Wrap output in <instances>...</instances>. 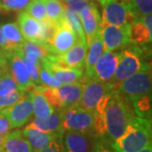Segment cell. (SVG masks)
Instances as JSON below:
<instances>
[{
	"label": "cell",
	"instance_id": "2",
	"mask_svg": "<svg viewBox=\"0 0 152 152\" xmlns=\"http://www.w3.org/2000/svg\"><path fill=\"white\" fill-rule=\"evenodd\" d=\"M151 120L134 116L111 145L115 152H139L151 144Z\"/></svg>",
	"mask_w": 152,
	"mask_h": 152
},
{
	"label": "cell",
	"instance_id": "12",
	"mask_svg": "<svg viewBox=\"0 0 152 152\" xmlns=\"http://www.w3.org/2000/svg\"><path fill=\"white\" fill-rule=\"evenodd\" d=\"M7 67L11 76L22 91H26L29 90V88L36 86L28 74L20 49L8 55Z\"/></svg>",
	"mask_w": 152,
	"mask_h": 152
},
{
	"label": "cell",
	"instance_id": "43",
	"mask_svg": "<svg viewBox=\"0 0 152 152\" xmlns=\"http://www.w3.org/2000/svg\"><path fill=\"white\" fill-rule=\"evenodd\" d=\"M0 152H4V150H3L2 147H0Z\"/></svg>",
	"mask_w": 152,
	"mask_h": 152
},
{
	"label": "cell",
	"instance_id": "26",
	"mask_svg": "<svg viewBox=\"0 0 152 152\" xmlns=\"http://www.w3.org/2000/svg\"><path fill=\"white\" fill-rule=\"evenodd\" d=\"M127 2L134 21L139 20L144 15L151 14L152 0H127Z\"/></svg>",
	"mask_w": 152,
	"mask_h": 152
},
{
	"label": "cell",
	"instance_id": "23",
	"mask_svg": "<svg viewBox=\"0 0 152 152\" xmlns=\"http://www.w3.org/2000/svg\"><path fill=\"white\" fill-rule=\"evenodd\" d=\"M29 94L31 99L33 114L35 115V118H46L54 113V107L49 103L42 93H40L35 89V87H33V90L30 91Z\"/></svg>",
	"mask_w": 152,
	"mask_h": 152
},
{
	"label": "cell",
	"instance_id": "15",
	"mask_svg": "<svg viewBox=\"0 0 152 152\" xmlns=\"http://www.w3.org/2000/svg\"><path fill=\"white\" fill-rule=\"evenodd\" d=\"M41 65L44 67L46 69H48L55 79L58 80L62 85L78 82L80 80H81L83 76V71L81 69L69 68L59 65L56 63L50 61L47 58L42 59Z\"/></svg>",
	"mask_w": 152,
	"mask_h": 152
},
{
	"label": "cell",
	"instance_id": "24",
	"mask_svg": "<svg viewBox=\"0 0 152 152\" xmlns=\"http://www.w3.org/2000/svg\"><path fill=\"white\" fill-rule=\"evenodd\" d=\"M151 33L143 22L139 20L131 24L130 39L132 43L144 45L151 42Z\"/></svg>",
	"mask_w": 152,
	"mask_h": 152
},
{
	"label": "cell",
	"instance_id": "25",
	"mask_svg": "<svg viewBox=\"0 0 152 152\" xmlns=\"http://www.w3.org/2000/svg\"><path fill=\"white\" fill-rule=\"evenodd\" d=\"M47 17L49 20L58 25L64 19V6L60 0H43Z\"/></svg>",
	"mask_w": 152,
	"mask_h": 152
},
{
	"label": "cell",
	"instance_id": "30",
	"mask_svg": "<svg viewBox=\"0 0 152 152\" xmlns=\"http://www.w3.org/2000/svg\"><path fill=\"white\" fill-rule=\"evenodd\" d=\"M25 11L38 21L48 19L43 0H31L25 8Z\"/></svg>",
	"mask_w": 152,
	"mask_h": 152
},
{
	"label": "cell",
	"instance_id": "16",
	"mask_svg": "<svg viewBox=\"0 0 152 152\" xmlns=\"http://www.w3.org/2000/svg\"><path fill=\"white\" fill-rule=\"evenodd\" d=\"M17 24L26 41L40 44L42 31L41 21L34 19L26 11H22L18 15Z\"/></svg>",
	"mask_w": 152,
	"mask_h": 152
},
{
	"label": "cell",
	"instance_id": "10",
	"mask_svg": "<svg viewBox=\"0 0 152 152\" xmlns=\"http://www.w3.org/2000/svg\"><path fill=\"white\" fill-rule=\"evenodd\" d=\"M78 38L67 23L65 18L58 25L51 42L47 48V51L53 55L62 54L67 52L77 42Z\"/></svg>",
	"mask_w": 152,
	"mask_h": 152
},
{
	"label": "cell",
	"instance_id": "22",
	"mask_svg": "<svg viewBox=\"0 0 152 152\" xmlns=\"http://www.w3.org/2000/svg\"><path fill=\"white\" fill-rule=\"evenodd\" d=\"M29 125L35 127L40 130L53 133L59 135H64V129L62 125V118L60 110L54 111V113L46 118H34Z\"/></svg>",
	"mask_w": 152,
	"mask_h": 152
},
{
	"label": "cell",
	"instance_id": "9",
	"mask_svg": "<svg viewBox=\"0 0 152 152\" xmlns=\"http://www.w3.org/2000/svg\"><path fill=\"white\" fill-rule=\"evenodd\" d=\"M0 113L9 120L11 129L20 128L23 125L27 124L33 115L32 102L30 94H24V96L16 103L0 110Z\"/></svg>",
	"mask_w": 152,
	"mask_h": 152
},
{
	"label": "cell",
	"instance_id": "21",
	"mask_svg": "<svg viewBox=\"0 0 152 152\" xmlns=\"http://www.w3.org/2000/svg\"><path fill=\"white\" fill-rule=\"evenodd\" d=\"M63 143L66 152H90L91 147L87 134L75 131H64Z\"/></svg>",
	"mask_w": 152,
	"mask_h": 152
},
{
	"label": "cell",
	"instance_id": "28",
	"mask_svg": "<svg viewBox=\"0 0 152 152\" xmlns=\"http://www.w3.org/2000/svg\"><path fill=\"white\" fill-rule=\"evenodd\" d=\"M64 18H65L67 23L69 25L72 30L75 31L77 36L78 41H81L84 42H86V36L84 33V30L82 27L81 21L79 15L75 11L69 9V7H64ZM87 44V43H86Z\"/></svg>",
	"mask_w": 152,
	"mask_h": 152
},
{
	"label": "cell",
	"instance_id": "31",
	"mask_svg": "<svg viewBox=\"0 0 152 152\" xmlns=\"http://www.w3.org/2000/svg\"><path fill=\"white\" fill-rule=\"evenodd\" d=\"M21 91L16 82L11 76L10 71L8 69V67L5 68V70L4 72L3 75L0 79V96H4L11 92Z\"/></svg>",
	"mask_w": 152,
	"mask_h": 152
},
{
	"label": "cell",
	"instance_id": "33",
	"mask_svg": "<svg viewBox=\"0 0 152 152\" xmlns=\"http://www.w3.org/2000/svg\"><path fill=\"white\" fill-rule=\"evenodd\" d=\"M39 78L41 85H44L45 86L58 88L62 86V84L58 80H57L53 75L42 65L40 66L39 69Z\"/></svg>",
	"mask_w": 152,
	"mask_h": 152
},
{
	"label": "cell",
	"instance_id": "35",
	"mask_svg": "<svg viewBox=\"0 0 152 152\" xmlns=\"http://www.w3.org/2000/svg\"><path fill=\"white\" fill-rule=\"evenodd\" d=\"M91 152H115V151L105 137L97 136L91 146Z\"/></svg>",
	"mask_w": 152,
	"mask_h": 152
},
{
	"label": "cell",
	"instance_id": "32",
	"mask_svg": "<svg viewBox=\"0 0 152 152\" xmlns=\"http://www.w3.org/2000/svg\"><path fill=\"white\" fill-rule=\"evenodd\" d=\"M31 0H0V10L4 11H19L26 8Z\"/></svg>",
	"mask_w": 152,
	"mask_h": 152
},
{
	"label": "cell",
	"instance_id": "11",
	"mask_svg": "<svg viewBox=\"0 0 152 152\" xmlns=\"http://www.w3.org/2000/svg\"><path fill=\"white\" fill-rule=\"evenodd\" d=\"M121 52L104 50L102 56L95 65L91 80L102 83H110L118 66Z\"/></svg>",
	"mask_w": 152,
	"mask_h": 152
},
{
	"label": "cell",
	"instance_id": "6",
	"mask_svg": "<svg viewBox=\"0 0 152 152\" xmlns=\"http://www.w3.org/2000/svg\"><path fill=\"white\" fill-rule=\"evenodd\" d=\"M98 2L102 7V24L124 26L134 22L127 0H98Z\"/></svg>",
	"mask_w": 152,
	"mask_h": 152
},
{
	"label": "cell",
	"instance_id": "41",
	"mask_svg": "<svg viewBox=\"0 0 152 152\" xmlns=\"http://www.w3.org/2000/svg\"><path fill=\"white\" fill-rule=\"evenodd\" d=\"M4 135H0V147L3 146V143H4Z\"/></svg>",
	"mask_w": 152,
	"mask_h": 152
},
{
	"label": "cell",
	"instance_id": "1",
	"mask_svg": "<svg viewBox=\"0 0 152 152\" xmlns=\"http://www.w3.org/2000/svg\"><path fill=\"white\" fill-rule=\"evenodd\" d=\"M136 116L132 103L113 92L104 111L103 117L106 128L105 138L110 143L123 134L131 119Z\"/></svg>",
	"mask_w": 152,
	"mask_h": 152
},
{
	"label": "cell",
	"instance_id": "5",
	"mask_svg": "<svg viewBox=\"0 0 152 152\" xmlns=\"http://www.w3.org/2000/svg\"><path fill=\"white\" fill-rule=\"evenodd\" d=\"M141 51V49L139 48H134L121 52L119 64L113 80L110 82V85L113 86V91L121 82L134 75L138 71L151 68V66L142 59Z\"/></svg>",
	"mask_w": 152,
	"mask_h": 152
},
{
	"label": "cell",
	"instance_id": "42",
	"mask_svg": "<svg viewBox=\"0 0 152 152\" xmlns=\"http://www.w3.org/2000/svg\"><path fill=\"white\" fill-rule=\"evenodd\" d=\"M6 67H7V66H6ZM6 67H4V68H3V69H0V79H1V77H2V75H3L4 72V70H5Z\"/></svg>",
	"mask_w": 152,
	"mask_h": 152
},
{
	"label": "cell",
	"instance_id": "38",
	"mask_svg": "<svg viewBox=\"0 0 152 152\" xmlns=\"http://www.w3.org/2000/svg\"><path fill=\"white\" fill-rule=\"evenodd\" d=\"M10 125L5 116L0 113V135H5L10 130Z\"/></svg>",
	"mask_w": 152,
	"mask_h": 152
},
{
	"label": "cell",
	"instance_id": "34",
	"mask_svg": "<svg viewBox=\"0 0 152 152\" xmlns=\"http://www.w3.org/2000/svg\"><path fill=\"white\" fill-rule=\"evenodd\" d=\"M25 91H16L4 96H0V110L9 107L17 102L24 96Z\"/></svg>",
	"mask_w": 152,
	"mask_h": 152
},
{
	"label": "cell",
	"instance_id": "8",
	"mask_svg": "<svg viewBox=\"0 0 152 152\" xmlns=\"http://www.w3.org/2000/svg\"><path fill=\"white\" fill-rule=\"evenodd\" d=\"M113 91V88L110 83H102L91 79H86L85 84H83L81 97L77 106L95 113L99 101L106 94Z\"/></svg>",
	"mask_w": 152,
	"mask_h": 152
},
{
	"label": "cell",
	"instance_id": "13",
	"mask_svg": "<svg viewBox=\"0 0 152 152\" xmlns=\"http://www.w3.org/2000/svg\"><path fill=\"white\" fill-rule=\"evenodd\" d=\"M88 45L86 42L77 41L69 50L58 55L48 54L47 58L58 64L69 68L81 69L85 64Z\"/></svg>",
	"mask_w": 152,
	"mask_h": 152
},
{
	"label": "cell",
	"instance_id": "44",
	"mask_svg": "<svg viewBox=\"0 0 152 152\" xmlns=\"http://www.w3.org/2000/svg\"><path fill=\"white\" fill-rule=\"evenodd\" d=\"M64 1H65V0H64Z\"/></svg>",
	"mask_w": 152,
	"mask_h": 152
},
{
	"label": "cell",
	"instance_id": "19",
	"mask_svg": "<svg viewBox=\"0 0 152 152\" xmlns=\"http://www.w3.org/2000/svg\"><path fill=\"white\" fill-rule=\"evenodd\" d=\"M104 52L103 42L102 37L101 29L93 38L91 43L88 45V52H86L85 65H86V79H91L95 65L98 59Z\"/></svg>",
	"mask_w": 152,
	"mask_h": 152
},
{
	"label": "cell",
	"instance_id": "39",
	"mask_svg": "<svg viewBox=\"0 0 152 152\" xmlns=\"http://www.w3.org/2000/svg\"><path fill=\"white\" fill-rule=\"evenodd\" d=\"M8 64V57L4 51L0 49V69H3Z\"/></svg>",
	"mask_w": 152,
	"mask_h": 152
},
{
	"label": "cell",
	"instance_id": "18",
	"mask_svg": "<svg viewBox=\"0 0 152 152\" xmlns=\"http://www.w3.org/2000/svg\"><path fill=\"white\" fill-rule=\"evenodd\" d=\"M54 89L59 100L61 109H64L79 103L83 91V84L78 81L62 85Z\"/></svg>",
	"mask_w": 152,
	"mask_h": 152
},
{
	"label": "cell",
	"instance_id": "17",
	"mask_svg": "<svg viewBox=\"0 0 152 152\" xmlns=\"http://www.w3.org/2000/svg\"><path fill=\"white\" fill-rule=\"evenodd\" d=\"M22 133L27 141L30 143L31 146L32 147L34 152L48 147L55 140L64 136L40 130L31 125H27L25 129L22 131Z\"/></svg>",
	"mask_w": 152,
	"mask_h": 152
},
{
	"label": "cell",
	"instance_id": "7",
	"mask_svg": "<svg viewBox=\"0 0 152 152\" xmlns=\"http://www.w3.org/2000/svg\"><path fill=\"white\" fill-rule=\"evenodd\" d=\"M130 24L124 26H113L101 24V33L104 50L116 51L132 43L130 39Z\"/></svg>",
	"mask_w": 152,
	"mask_h": 152
},
{
	"label": "cell",
	"instance_id": "40",
	"mask_svg": "<svg viewBox=\"0 0 152 152\" xmlns=\"http://www.w3.org/2000/svg\"><path fill=\"white\" fill-rule=\"evenodd\" d=\"M139 152H152V145L151 144H150V145H148L145 148H144L142 151Z\"/></svg>",
	"mask_w": 152,
	"mask_h": 152
},
{
	"label": "cell",
	"instance_id": "27",
	"mask_svg": "<svg viewBox=\"0 0 152 152\" xmlns=\"http://www.w3.org/2000/svg\"><path fill=\"white\" fill-rule=\"evenodd\" d=\"M1 28L4 37L17 48H20L21 44L26 41L17 23H7L4 26H1Z\"/></svg>",
	"mask_w": 152,
	"mask_h": 152
},
{
	"label": "cell",
	"instance_id": "37",
	"mask_svg": "<svg viewBox=\"0 0 152 152\" xmlns=\"http://www.w3.org/2000/svg\"><path fill=\"white\" fill-rule=\"evenodd\" d=\"M64 2L66 3L67 7L75 11L78 15L91 4L89 0H65Z\"/></svg>",
	"mask_w": 152,
	"mask_h": 152
},
{
	"label": "cell",
	"instance_id": "20",
	"mask_svg": "<svg viewBox=\"0 0 152 152\" xmlns=\"http://www.w3.org/2000/svg\"><path fill=\"white\" fill-rule=\"evenodd\" d=\"M2 148L4 152H33L32 147L19 129L8 132L4 136Z\"/></svg>",
	"mask_w": 152,
	"mask_h": 152
},
{
	"label": "cell",
	"instance_id": "4",
	"mask_svg": "<svg viewBox=\"0 0 152 152\" xmlns=\"http://www.w3.org/2000/svg\"><path fill=\"white\" fill-rule=\"evenodd\" d=\"M64 131H75L85 134H94L95 114L75 105L60 110Z\"/></svg>",
	"mask_w": 152,
	"mask_h": 152
},
{
	"label": "cell",
	"instance_id": "14",
	"mask_svg": "<svg viewBox=\"0 0 152 152\" xmlns=\"http://www.w3.org/2000/svg\"><path fill=\"white\" fill-rule=\"evenodd\" d=\"M79 16L86 36V43L89 45L101 29L102 17L94 3H91L90 5L85 8L79 14Z\"/></svg>",
	"mask_w": 152,
	"mask_h": 152
},
{
	"label": "cell",
	"instance_id": "3",
	"mask_svg": "<svg viewBox=\"0 0 152 152\" xmlns=\"http://www.w3.org/2000/svg\"><path fill=\"white\" fill-rule=\"evenodd\" d=\"M114 92L125 101L132 103L139 98L151 94V68L138 71L127 78L114 89Z\"/></svg>",
	"mask_w": 152,
	"mask_h": 152
},
{
	"label": "cell",
	"instance_id": "29",
	"mask_svg": "<svg viewBox=\"0 0 152 152\" xmlns=\"http://www.w3.org/2000/svg\"><path fill=\"white\" fill-rule=\"evenodd\" d=\"M132 107L136 116L142 118L151 119V95H147L134 101L132 102Z\"/></svg>",
	"mask_w": 152,
	"mask_h": 152
},
{
	"label": "cell",
	"instance_id": "36",
	"mask_svg": "<svg viewBox=\"0 0 152 152\" xmlns=\"http://www.w3.org/2000/svg\"><path fill=\"white\" fill-rule=\"evenodd\" d=\"M35 152H66L63 143V137L58 138L54 141L52 142L48 147Z\"/></svg>",
	"mask_w": 152,
	"mask_h": 152
}]
</instances>
